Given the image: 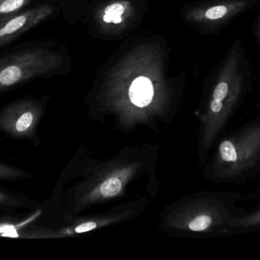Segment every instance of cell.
I'll return each mask as SVG.
<instances>
[{"label":"cell","instance_id":"3","mask_svg":"<svg viewBox=\"0 0 260 260\" xmlns=\"http://www.w3.org/2000/svg\"><path fill=\"white\" fill-rule=\"evenodd\" d=\"M44 111L41 99L21 98L0 108V134L19 140L37 143L38 128Z\"/></svg>","mask_w":260,"mask_h":260},{"label":"cell","instance_id":"6","mask_svg":"<svg viewBox=\"0 0 260 260\" xmlns=\"http://www.w3.org/2000/svg\"><path fill=\"white\" fill-rule=\"evenodd\" d=\"M133 13V6L127 0L110 3L99 14L101 24L108 27H118L126 24Z\"/></svg>","mask_w":260,"mask_h":260},{"label":"cell","instance_id":"13","mask_svg":"<svg viewBox=\"0 0 260 260\" xmlns=\"http://www.w3.org/2000/svg\"><path fill=\"white\" fill-rule=\"evenodd\" d=\"M97 227V223L94 221H90V222L84 223V224H80L75 227L73 232L75 233H84V232H89V230H93V229Z\"/></svg>","mask_w":260,"mask_h":260},{"label":"cell","instance_id":"9","mask_svg":"<svg viewBox=\"0 0 260 260\" xmlns=\"http://www.w3.org/2000/svg\"><path fill=\"white\" fill-rule=\"evenodd\" d=\"M260 230V206L248 213L241 214L234 218L230 232H248Z\"/></svg>","mask_w":260,"mask_h":260},{"label":"cell","instance_id":"8","mask_svg":"<svg viewBox=\"0 0 260 260\" xmlns=\"http://www.w3.org/2000/svg\"><path fill=\"white\" fill-rule=\"evenodd\" d=\"M31 218H18L12 214L0 215V237L27 236L25 227L30 225Z\"/></svg>","mask_w":260,"mask_h":260},{"label":"cell","instance_id":"10","mask_svg":"<svg viewBox=\"0 0 260 260\" xmlns=\"http://www.w3.org/2000/svg\"><path fill=\"white\" fill-rule=\"evenodd\" d=\"M31 0H1L0 1V24L10 17L22 11Z\"/></svg>","mask_w":260,"mask_h":260},{"label":"cell","instance_id":"11","mask_svg":"<svg viewBox=\"0 0 260 260\" xmlns=\"http://www.w3.org/2000/svg\"><path fill=\"white\" fill-rule=\"evenodd\" d=\"M31 177V174L24 169L0 162V182L22 181Z\"/></svg>","mask_w":260,"mask_h":260},{"label":"cell","instance_id":"2","mask_svg":"<svg viewBox=\"0 0 260 260\" xmlns=\"http://www.w3.org/2000/svg\"><path fill=\"white\" fill-rule=\"evenodd\" d=\"M59 55L42 48H28L0 59V94L47 76L61 64Z\"/></svg>","mask_w":260,"mask_h":260},{"label":"cell","instance_id":"4","mask_svg":"<svg viewBox=\"0 0 260 260\" xmlns=\"http://www.w3.org/2000/svg\"><path fill=\"white\" fill-rule=\"evenodd\" d=\"M254 0H217L210 4L196 8L188 14V18L196 22L218 27L247 11Z\"/></svg>","mask_w":260,"mask_h":260},{"label":"cell","instance_id":"1","mask_svg":"<svg viewBox=\"0 0 260 260\" xmlns=\"http://www.w3.org/2000/svg\"><path fill=\"white\" fill-rule=\"evenodd\" d=\"M260 166V122L244 127L220 143L214 163L217 177L232 181Z\"/></svg>","mask_w":260,"mask_h":260},{"label":"cell","instance_id":"7","mask_svg":"<svg viewBox=\"0 0 260 260\" xmlns=\"http://www.w3.org/2000/svg\"><path fill=\"white\" fill-rule=\"evenodd\" d=\"M39 203L24 194L0 189V213L13 214L19 210H30Z\"/></svg>","mask_w":260,"mask_h":260},{"label":"cell","instance_id":"5","mask_svg":"<svg viewBox=\"0 0 260 260\" xmlns=\"http://www.w3.org/2000/svg\"><path fill=\"white\" fill-rule=\"evenodd\" d=\"M53 11L51 6L42 5L21 11L3 21L0 24V48L45 21Z\"/></svg>","mask_w":260,"mask_h":260},{"label":"cell","instance_id":"14","mask_svg":"<svg viewBox=\"0 0 260 260\" xmlns=\"http://www.w3.org/2000/svg\"><path fill=\"white\" fill-rule=\"evenodd\" d=\"M256 35H257L260 41V14L258 16L257 21H256Z\"/></svg>","mask_w":260,"mask_h":260},{"label":"cell","instance_id":"12","mask_svg":"<svg viewBox=\"0 0 260 260\" xmlns=\"http://www.w3.org/2000/svg\"><path fill=\"white\" fill-rule=\"evenodd\" d=\"M123 183L117 177H112L102 183L99 193L104 198H111L118 195L121 192Z\"/></svg>","mask_w":260,"mask_h":260},{"label":"cell","instance_id":"15","mask_svg":"<svg viewBox=\"0 0 260 260\" xmlns=\"http://www.w3.org/2000/svg\"><path fill=\"white\" fill-rule=\"evenodd\" d=\"M0 1H1V0H0Z\"/></svg>","mask_w":260,"mask_h":260}]
</instances>
